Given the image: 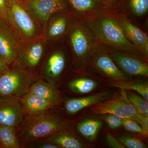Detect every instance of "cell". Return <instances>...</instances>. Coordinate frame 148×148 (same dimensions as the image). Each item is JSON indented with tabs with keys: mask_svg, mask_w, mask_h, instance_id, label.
Masks as SVG:
<instances>
[{
	"mask_svg": "<svg viewBox=\"0 0 148 148\" xmlns=\"http://www.w3.org/2000/svg\"><path fill=\"white\" fill-rule=\"evenodd\" d=\"M122 125L126 130L130 132L141 133L144 135V132L141 125L137 121L131 119L123 118Z\"/></svg>",
	"mask_w": 148,
	"mask_h": 148,
	"instance_id": "cell-28",
	"label": "cell"
},
{
	"mask_svg": "<svg viewBox=\"0 0 148 148\" xmlns=\"http://www.w3.org/2000/svg\"><path fill=\"white\" fill-rule=\"evenodd\" d=\"M6 63L1 57H0V76L8 71Z\"/></svg>",
	"mask_w": 148,
	"mask_h": 148,
	"instance_id": "cell-33",
	"label": "cell"
},
{
	"mask_svg": "<svg viewBox=\"0 0 148 148\" xmlns=\"http://www.w3.org/2000/svg\"><path fill=\"white\" fill-rule=\"evenodd\" d=\"M74 8L81 12H87L98 5L97 0H69Z\"/></svg>",
	"mask_w": 148,
	"mask_h": 148,
	"instance_id": "cell-24",
	"label": "cell"
},
{
	"mask_svg": "<svg viewBox=\"0 0 148 148\" xmlns=\"http://www.w3.org/2000/svg\"><path fill=\"white\" fill-rule=\"evenodd\" d=\"M107 141L111 147L114 148H125V147L116 140L110 134H108L107 136Z\"/></svg>",
	"mask_w": 148,
	"mask_h": 148,
	"instance_id": "cell-31",
	"label": "cell"
},
{
	"mask_svg": "<svg viewBox=\"0 0 148 148\" xmlns=\"http://www.w3.org/2000/svg\"><path fill=\"white\" fill-rule=\"evenodd\" d=\"M123 118L114 114H108L105 121L109 127L113 129H116L122 125Z\"/></svg>",
	"mask_w": 148,
	"mask_h": 148,
	"instance_id": "cell-29",
	"label": "cell"
},
{
	"mask_svg": "<svg viewBox=\"0 0 148 148\" xmlns=\"http://www.w3.org/2000/svg\"><path fill=\"white\" fill-rule=\"evenodd\" d=\"M66 6L64 0H34L31 6L42 21H47L53 14L62 10Z\"/></svg>",
	"mask_w": 148,
	"mask_h": 148,
	"instance_id": "cell-10",
	"label": "cell"
},
{
	"mask_svg": "<svg viewBox=\"0 0 148 148\" xmlns=\"http://www.w3.org/2000/svg\"><path fill=\"white\" fill-rule=\"evenodd\" d=\"M34 81L17 71H8L0 76V97L21 98L29 92Z\"/></svg>",
	"mask_w": 148,
	"mask_h": 148,
	"instance_id": "cell-4",
	"label": "cell"
},
{
	"mask_svg": "<svg viewBox=\"0 0 148 148\" xmlns=\"http://www.w3.org/2000/svg\"><path fill=\"white\" fill-rule=\"evenodd\" d=\"M66 28L65 18L63 17L58 18L51 24L49 31V34L51 37L58 36L65 32Z\"/></svg>",
	"mask_w": 148,
	"mask_h": 148,
	"instance_id": "cell-26",
	"label": "cell"
},
{
	"mask_svg": "<svg viewBox=\"0 0 148 148\" xmlns=\"http://www.w3.org/2000/svg\"><path fill=\"white\" fill-rule=\"evenodd\" d=\"M0 144L2 148L21 147L14 127L0 124Z\"/></svg>",
	"mask_w": 148,
	"mask_h": 148,
	"instance_id": "cell-16",
	"label": "cell"
},
{
	"mask_svg": "<svg viewBox=\"0 0 148 148\" xmlns=\"http://www.w3.org/2000/svg\"><path fill=\"white\" fill-rule=\"evenodd\" d=\"M127 100L138 114L148 116V103L143 97L135 93L127 95Z\"/></svg>",
	"mask_w": 148,
	"mask_h": 148,
	"instance_id": "cell-22",
	"label": "cell"
},
{
	"mask_svg": "<svg viewBox=\"0 0 148 148\" xmlns=\"http://www.w3.org/2000/svg\"><path fill=\"white\" fill-rule=\"evenodd\" d=\"M119 24L127 39L135 44L143 53L147 55L148 38L145 33L132 24L124 15L120 16Z\"/></svg>",
	"mask_w": 148,
	"mask_h": 148,
	"instance_id": "cell-7",
	"label": "cell"
},
{
	"mask_svg": "<svg viewBox=\"0 0 148 148\" xmlns=\"http://www.w3.org/2000/svg\"><path fill=\"white\" fill-rule=\"evenodd\" d=\"M65 64V58L62 53L53 54L48 62L47 72L49 75L53 77L58 76L64 69Z\"/></svg>",
	"mask_w": 148,
	"mask_h": 148,
	"instance_id": "cell-18",
	"label": "cell"
},
{
	"mask_svg": "<svg viewBox=\"0 0 148 148\" xmlns=\"http://www.w3.org/2000/svg\"><path fill=\"white\" fill-rule=\"evenodd\" d=\"M67 121L59 119L47 111L29 116L23 125L22 134L27 140L45 139L68 127Z\"/></svg>",
	"mask_w": 148,
	"mask_h": 148,
	"instance_id": "cell-1",
	"label": "cell"
},
{
	"mask_svg": "<svg viewBox=\"0 0 148 148\" xmlns=\"http://www.w3.org/2000/svg\"><path fill=\"white\" fill-rule=\"evenodd\" d=\"M43 52L42 45L36 44L32 46L29 49L27 56V61L29 66H35L38 64Z\"/></svg>",
	"mask_w": 148,
	"mask_h": 148,
	"instance_id": "cell-23",
	"label": "cell"
},
{
	"mask_svg": "<svg viewBox=\"0 0 148 148\" xmlns=\"http://www.w3.org/2000/svg\"><path fill=\"white\" fill-rule=\"evenodd\" d=\"M0 57L7 64H10L15 58L13 47L7 37L0 33Z\"/></svg>",
	"mask_w": 148,
	"mask_h": 148,
	"instance_id": "cell-20",
	"label": "cell"
},
{
	"mask_svg": "<svg viewBox=\"0 0 148 148\" xmlns=\"http://www.w3.org/2000/svg\"><path fill=\"white\" fill-rule=\"evenodd\" d=\"M115 0H105L107 3H113Z\"/></svg>",
	"mask_w": 148,
	"mask_h": 148,
	"instance_id": "cell-35",
	"label": "cell"
},
{
	"mask_svg": "<svg viewBox=\"0 0 148 148\" xmlns=\"http://www.w3.org/2000/svg\"><path fill=\"white\" fill-rule=\"evenodd\" d=\"M108 95V92H101L87 97L70 99L66 101L65 109L67 112L73 114L82 109L103 101Z\"/></svg>",
	"mask_w": 148,
	"mask_h": 148,
	"instance_id": "cell-11",
	"label": "cell"
},
{
	"mask_svg": "<svg viewBox=\"0 0 148 148\" xmlns=\"http://www.w3.org/2000/svg\"><path fill=\"white\" fill-rule=\"evenodd\" d=\"M97 83L92 79L86 78L78 79L69 84V87L73 91L85 94L91 92L97 87Z\"/></svg>",
	"mask_w": 148,
	"mask_h": 148,
	"instance_id": "cell-19",
	"label": "cell"
},
{
	"mask_svg": "<svg viewBox=\"0 0 148 148\" xmlns=\"http://www.w3.org/2000/svg\"><path fill=\"white\" fill-rule=\"evenodd\" d=\"M132 12L137 16L144 15L148 11V0H130Z\"/></svg>",
	"mask_w": 148,
	"mask_h": 148,
	"instance_id": "cell-25",
	"label": "cell"
},
{
	"mask_svg": "<svg viewBox=\"0 0 148 148\" xmlns=\"http://www.w3.org/2000/svg\"><path fill=\"white\" fill-rule=\"evenodd\" d=\"M121 94L108 101L99 102L91 110L98 114H114L123 118L134 120L139 123V114L127 100L124 90Z\"/></svg>",
	"mask_w": 148,
	"mask_h": 148,
	"instance_id": "cell-3",
	"label": "cell"
},
{
	"mask_svg": "<svg viewBox=\"0 0 148 148\" xmlns=\"http://www.w3.org/2000/svg\"><path fill=\"white\" fill-rule=\"evenodd\" d=\"M95 66L101 71L118 82H124L126 77L113 60L106 54H101L95 59Z\"/></svg>",
	"mask_w": 148,
	"mask_h": 148,
	"instance_id": "cell-12",
	"label": "cell"
},
{
	"mask_svg": "<svg viewBox=\"0 0 148 148\" xmlns=\"http://www.w3.org/2000/svg\"><path fill=\"white\" fill-rule=\"evenodd\" d=\"M9 13L17 27L27 36H32L35 32L34 22L27 12L14 0H9Z\"/></svg>",
	"mask_w": 148,
	"mask_h": 148,
	"instance_id": "cell-8",
	"label": "cell"
},
{
	"mask_svg": "<svg viewBox=\"0 0 148 148\" xmlns=\"http://www.w3.org/2000/svg\"><path fill=\"white\" fill-rule=\"evenodd\" d=\"M118 140L125 148H146L147 146L142 141L135 138L129 136H121L118 138Z\"/></svg>",
	"mask_w": 148,
	"mask_h": 148,
	"instance_id": "cell-27",
	"label": "cell"
},
{
	"mask_svg": "<svg viewBox=\"0 0 148 148\" xmlns=\"http://www.w3.org/2000/svg\"><path fill=\"white\" fill-rule=\"evenodd\" d=\"M29 92L55 105L57 104L59 100V95L55 88L50 84L42 82H34L30 87Z\"/></svg>",
	"mask_w": 148,
	"mask_h": 148,
	"instance_id": "cell-15",
	"label": "cell"
},
{
	"mask_svg": "<svg viewBox=\"0 0 148 148\" xmlns=\"http://www.w3.org/2000/svg\"><path fill=\"white\" fill-rule=\"evenodd\" d=\"M39 147L40 148H58L59 147L58 146L56 145L46 143V142L42 144L41 145H40Z\"/></svg>",
	"mask_w": 148,
	"mask_h": 148,
	"instance_id": "cell-34",
	"label": "cell"
},
{
	"mask_svg": "<svg viewBox=\"0 0 148 148\" xmlns=\"http://www.w3.org/2000/svg\"><path fill=\"white\" fill-rule=\"evenodd\" d=\"M71 42L74 52L77 56L82 58L87 54L90 49V41L83 30L76 29L71 35Z\"/></svg>",
	"mask_w": 148,
	"mask_h": 148,
	"instance_id": "cell-14",
	"label": "cell"
},
{
	"mask_svg": "<svg viewBox=\"0 0 148 148\" xmlns=\"http://www.w3.org/2000/svg\"><path fill=\"white\" fill-rule=\"evenodd\" d=\"M61 130L51 135L45 139L46 143L56 145L65 148L83 147L82 143L73 135L69 132Z\"/></svg>",
	"mask_w": 148,
	"mask_h": 148,
	"instance_id": "cell-13",
	"label": "cell"
},
{
	"mask_svg": "<svg viewBox=\"0 0 148 148\" xmlns=\"http://www.w3.org/2000/svg\"><path fill=\"white\" fill-rule=\"evenodd\" d=\"M98 36L106 44L125 51H134L135 49L125 36L119 24L110 18H104L95 25Z\"/></svg>",
	"mask_w": 148,
	"mask_h": 148,
	"instance_id": "cell-2",
	"label": "cell"
},
{
	"mask_svg": "<svg viewBox=\"0 0 148 148\" xmlns=\"http://www.w3.org/2000/svg\"><path fill=\"white\" fill-rule=\"evenodd\" d=\"M101 126V123L95 120H86L78 125L77 129L81 134L88 140L94 139Z\"/></svg>",
	"mask_w": 148,
	"mask_h": 148,
	"instance_id": "cell-17",
	"label": "cell"
},
{
	"mask_svg": "<svg viewBox=\"0 0 148 148\" xmlns=\"http://www.w3.org/2000/svg\"><path fill=\"white\" fill-rule=\"evenodd\" d=\"M0 148H2V146L1 145V144H0Z\"/></svg>",
	"mask_w": 148,
	"mask_h": 148,
	"instance_id": "cell-36",
	"label": "cell"
},
{
	"mask_svg": "<svg viewBox=\"0 0 148 148\" xmlns=\"http://www.w3.org/2000/svg\"><path fill=\"white\" fill-rule=\"evenodd\" d=\"M25 114L20 98L0 97V124L15 128L23 122Z\"/></svg>",
	"mask_w": 148,
	"mask_h": 148,
	"instance_id": "cell-5",
	"label": "cell"
},
{
	"mask_svg": "<svg viewBox=\"0 0 148 148\" xmlns=\"http://www.w3.org/2000/svg\"><path fill=\"white\" fill-rule=\"evenodd\" d=\"M112 56L115 62L126 73L131 75L148 76L147 64L131 56L114 52Z\"/></svg>",
	"mask_w": 148,
	"mask_h": 148,
	"instance_id": "cell-6",
	"label": "cell"
},
{
	"mask_svg": "<svg viewBox=\"0 0 148 148\" xmlns=\"http://www.w3.org/2000/svg\"><path fill=\"white\" fill-rule=\"evenodd\" d=\"M25 113L29 116L36 115L47 111L55 104L29 92L20 98Z\"/></svg>",
	"mask_w": 148,
	"mask_h": 148,
	"instance_id": "cell-9",
	"label": "cell"
},
{
	"mask_svg": "<svg viewBox=\"0 0 148 148\" xmlns=\"http://www.w3.org/2000/svg\"><path fill=\"white\" fill-rule=\"evenodd\" d=\"M9 0H0V17L4 18L6 16L8 10Z\"/></svg>",
	"mask_w": 148,
	"mask_h": 148,
	"instance_id": "cell-32",
	"label": "cell"
},
{
	"mask_svg": "<svg viewBox=\"0 0 148 148\" xmlns=\"http://www.w3.org/2000/svg\"><path fill=\"white\" fill-rule=\"evenodd\" d=\"M116 87L121 89L134 90L137 91L146 101L148 102V86L147 84H130L124 82H118L114 84Z\"/></svg>",
	"mask_w": 148,
	"mask_h": 148,
	"instance_id": "cell-21",
	"label": "cell"
},
{
	"mask_svg": "<svg viewBox=\"0 0 148 148\" xmlns=\"http://www.w3.org/2000/svg\"><path fill=\"white\" fill-rule=\"evenodd\" d=\"M139 124L144 132V135L147 136L148 133V116L139 114Z\"/></svg>",
	"mask_w": 148,
	"mask_h": 148,
	"instance_id": "cell-30",
	"label": "cell"
}]
</instances>
